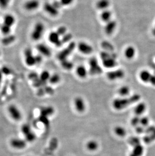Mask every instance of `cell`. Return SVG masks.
<instances>
[{"label":"cell","instance_id":"7a4b0ae2","mask_svg":"<svg viewBox=\"0 0 155 156\" xmlns=\"http://www.w3.org/2000/svg\"><path fill=\"white\" fill-rule=\"evenodd\" d=\"M100 58L102 61L103 66L105 68H113L117 65L116 61L117 55L112 52H102L100 54Z\"/></svg>","mask_w":155,"mask_h":156},{"label":"cell","instance_id":"8992f818","mask_svg":"<svg viewBox=\"0 0 155 156\" xmlns=\"http://www.w3.org/2000/svg\"><path fill=\"white\" fill-rule=\"evenodd\" d=\"M7 111L10 116L13 120L19 121L22 118L21 112L19 108L15 105L12 104L9 106L8 107Z\"/></svg>","mask_w":155,"mask_h":156},{"label":"cell","instance_id":"7dc6e473","mask_svg":"<svg viewBox=\"0 0 155 156\" xmlns=\"http://www.w3.org/2000/svg\"><path fill=\"white\" fill-rule=\"evenodd\" d=\"M29 78L32 80V81H35L36 80L38 79L39 78V76H38V74L35 72H32L30 73L29 75Z\"/></svg>","mask_w":155,"mask_h":156},{"label":"cell","instance_id":"9c48e42d","mask_svg":"<svg viewBox=\"0 0 155 156\" xmlns=\"http://www.w3.org/2000/svg\"><path fill=\"white\" fill-rule=\"evenodd\" d=\"M49 41L51 43L54 44L56 47H60L63 45L62 40L60 38V36L56 31L51 32L49 35Z\"/></svg>","mask_w":155,"mask_h":156},{"label":"cell","instance_id":"8fae6325","mask_svg":"<svg viewBox=\"0 0 155 156\" xmlns=\"http://www.w3.org/2000/svg\"><path fill=\"white\" fill-rule=\"evenodd\" d=\"M40 5L38 0H29L25 3L24 5L25 9L29 11L38 9Z\"/></svg>","mask_w":155,"mask_h":156},{"label":"cell","instance_id":"3957f363","mask_svg":"<svg viewBox=\"0 0 155 156\" xmlns=\"http://www.w3.org/2000/svg\"><path fill=\"white\" fill-rule=\"evenodd\" d=\"M89 73L92 75H99L102 73L103 70L99 62L95 57L91 58L89 61Z\"/></svg>","mask_w":155,"mask_h":156},{"label":"cell","instance_id":"d590c367","mask_svg":"<svg viewBox=\"0 0 155 156\" xmlns=\"http://www.w3.org/2000/svg\"><path fill=\"white\" fill-rule=\"evenodd\" d=\"M21 131L24 136H26L27 134L32 132L31 128L28 124H24L21 127Z\"/></svg>","mask_w":155,"mask_h":156},{"label":"cell","instance_id":"f5cc1de1","mask_svg":"<svg viewBox=\"0 0 155 156\" xmlns=\"http://www.w3.org/2000/svg\"><path fill=\"white\" fill-rule=\"evenodd\" d=\"M52 5L54 6V7L56 8V9L58 10L60 9V7L63 6L60 1H59V2H58V1H54V2H53Z\"/></svg>","mask_w":155,"mask_h":156},{"label":"cell","instance_id":"ee69618b","mask_svg":"<svg viewBox=\"0 0 155 156\" xmlns=\"http://www.w3.org/2000/svg\"><path fill=\"white\" fill-rule=\"evenodd\" d=\"M47 83H45V82H43V81L41 80L40 79L38 78V79L36 80L35 81H34V85L35 87H43L45 85V84Z\"/></svg>","mask_w":155,"mask_h":156},{"label":"cell","instance_id":"e0dca14e","mask_svg":"<svg viewBox=\"0 0 155 156\" xmlns=\"http://www.w3.org/2000/svg\"><path fill=\"white\" fill-rule=\"evenodd\" d=\"M110 4L109 0H98L96 3V7L98 9L104 11L107 10Z\"/></svg>","mask_w":155,"mask_h":156},{"label":"cell","instance_id":"484cf974","mask_svg":"<svg viewBox=\"0 0 155 156\" xmlns=\"http://www.w3.org/2000/svg\"><path fill=\"white\" fill-rule=\"evenodd\" d=\"M15 36L14 35H8L4 37L2 40V43L4 45H9L15 41Z\"/></svg>","mask_w":155,"mask_h":156},{"label":"cell","instance_id":"603a6c76","mask_svg":"<svg viewBox=\"0 0 155 156\" xmlns=\"http://www.w3.org/2000/svg\"><path fill=\"white\" fill-rule=\"evenodd\" d=\"M16 19L14 16L11 14H7L4 18V24L11 27L15 24Z\"/></svg>","mask_w":155,"mask_h":156},{"label":"cell","instance_id":"c3c4849f","mask_svg":"<svg viewBox=\"0 0 155 156\" xmlns=\"http://www.w3.org/2000/svg\"><path fill=\"white\" fill-rule=\"evenodd\" d=\"M145 128L142 125H138L136 126V132H137V134H142L145 133Z\"/></svg>","mask_w":155,"mask_h":156},{"label":"cell","instance_id":"680465c9","mask_svg":"<svg viewBox=\"0 0 155 156\" xmlns=\"http://www.w3.org/2000/svg\"><path fill=\"white\" fill-rule=\"evenodd\" d=\"M1 24H0V27H1Z\"/></svg>","mask_w":155,"mask_h":156},{"label":"cell","instance_id":"cb8c5ba5","mask_svg":"<svg viewBox=\"0 0 155 156\" xmlns=\"http://www.w3.org/2000/svg\"><path fill=\"white\" fill-rule=\"evenodd\" d=\"M54 111V109L51 106L42 108L40 111V115L49 117L52 115Z\"/></svg>","mask_w":155,"mask_h":156},{"label":"cell","instance_id":"7c38bea8","mask_svg":"<svg viewBox=\"0 0 155 156\" xmlns=\"http://www.w3.org/2000/svg\"><path fill=\"white\" fill-rule=\"evenodd\" d=\"M116 25L117 23L115 21L111 20L107 22L104 27L105 33L108 36L112 34L116 28Z\"/></svg>","mask_w":155,"mask_h":156},{"label":"cell","instance_id":"2e32d148","mask_svg":"<svg viewBox=\"0 0 155 156\" xmlns=\"http://www.w3.org/2000/svg\"><path fill=\"white\" fill-rule=\"evenodd\" d=\"M136 53V51L135 48L131 45H129L125 48L124 54L126 58L127 59H132L135 56Z\"/></svg>","mask_w":155,"mask_h":156},{"label":"cell","instance_id":"4316f807","mask_svg":"<svg viewBox=\"0 0 155 156\" xmlns=\"http://www.w3.org/2000/svg\"><path fill=\"white\" fill-rule=\"evenodd\" d=\"M86 147L88 150H90V151H95L98 149V144L97 141L92 140V141H88L86 145Z\"/></svg>","mask_w":155,"mask_h":156},{"label":"cell","instance_id":"d6986e66","mask_svg":"<svg viewBox=\"0 0 155 156\" xmlns=\"http://www.w3.org/2000/svg\"><path fill=\"white\" fill-rule=\"evenodd\" d=\"M76 72L77 76L81 78H86L88 74L87 70L83 65H79L78 66L76 70Z\"/></svg>","mask_w":155,"mask_h":156},{"label":"cell","instance_id":"83f0119b","mask_svg":"<svg viewBox=\"0 0 155 156\" xmlns=\"http://www.w3.org/2000/svg\"><path fill=\"white\" fill-rule=\"evenodd\" d=\"M114 132L117 136L120 137H123L126 135L127 131L125 128L120 126H117L114 128Z\"/></svg>","mask_w":155,"mask_h":156},{"label":"cell","instance_id":"7bdbcfd3","mask_svg":"<svg viewBox=\"0 0 155 156\" xmlns=\"http://www.w3.org/2000/svg\"><path fill=\"white\" fill-rule=\"evenodd\" d=\"M39 120L40 122H42L45 126L49 125V124L48 117L40 115V116H39Z\"/></svg>","mask_w":155,"mask_h":156},{"label":"cell","instance_id":"4dcf8cb0","mask_svg":"<svg viewBox=\"0 0 155 156\" xmlns=\"http://www.w3.org/2000/svg\"><path fill=\"white\" fill-rule=\"evenodd\" d=\"M60 62H61V65H62V67L65 69L70 70L73 68V63L71 61L68 60L67 59L62 61Z\"/></svg>","mask_w":155,"mask_h":156},{"label":"cell","instance_id":"5b68a950","mask_svg":"<svg viewBox=\"0 0 155 156\" xmlns=\"http://www.w3.org/2000/svg\"><path fill=\"white\" fill-rule=\"evenodd\" d=\"M75 48H76V43L72 41L65 49L63 50L58 53L57 56L58 59L60 61L67 59L68 57L71 54V53L74 50Z\"/></svg>","mask_w":155,"mask_h":156},{"label":"cell","instance_id":"f35d334b","mask_svg":"<svg viewBox=\"0 0 155 156\" xmlns=\"http://www.w3.org/2000/svg\"><path fill=\"white\" fill-rule=\"evenodd\" d=\"M73 38V36L70 33H67L66 34H65L64 36H62V41L63 44L65 43H68L69 41H70Z\"/></svg>","mask_w":155,"mask_h":156},{"label":"cell","instance_id":"b9f144b4","mask_svg":"<svg viewBox=\"0 0 155 156\" xmlns=\"http://www.w3.org/2000/svg\"><path fill=\"white\" fill-rule=\"evenodd\" d=\"M149 119L147 117L144 116L140 118V125H142L144 127H146L149 126Z\"/></svg>","mask_w":155,"mask_h":156},{"label":"cell","instance_id":"4fadbf2b","mask_svg":"<svg viewBox=\"0 0 155 156\" xmlns=\"http://www.w3.org/2000/svg\"><path fill=\"white\" fill-rule=\"evenodd\" d=\"M44 10L47 13L52 16H56L58 15V10L55 8L52 4L49 3H45L43 6Z\"/></svg>","mask_w":155,"mask_h":156},{"label":"cell","instance_id":"ba28073f","mask_svg":"<svg viewBox=\"0 0 155 156\" xmlns=\"http://www.w3.org/2000/svg\"><path fill=\"white\" fill-rule=\"evenodd\" d=\"M27 141L25 139L19 138H13L10 141V144L13 149L22 150L26 147Z\"/></svg>","mask_w":155,"mask_h":156},{"label":"cell","instance_id":"836d02e7","mask_svg":"<svg viewBox=\"0 0 155 156\" xmlns=\"http://www.w3.org/2000/svg\"><path fill=\"white\" fill-rule=\"evenodd\" d=\"M36 139V136L34 132H31L30 133L27 134L26 136H25V140L27 142L29 143H32L35 141Z\"/></svg>","mask_w":155,"mask_h":156},{"label":"cell","instance_id":"ab89813d","mask_svg":"<svg viewBox=\"0 0 155 156\" xmlns=\"http://www.w3.org/2000/svg\"><path fill=\"white\" fill-rule=\"evenodd\" d=\"M56 31L60 35V36H63L67 33V29L66 28V27L61 26V27H58Z\"/></svg>","mask_w":155,"mask_h":156},{"label":"cell","instance_id":"d6a6232c","mask_svg":"<svg viewBox=\"0 0 155 156\" xmlns=\"http://www.w3.org/2000/svg\"><path fill=\"white\" fill-rule=\"evenodd\" d=\"M0 30L3 34L5 36H8V35H9L11 29V27L8 26L4 23H3L1 25Z\"/></svg>","mask_w":155,"mask_h":156},{"label":"cell","instance_id":"30bf717a","mask_svg":"<svg viewBox=\"0 0 155 156\" xmlns=\"http://www.w3.org/2000/svg\"><path fill=\"white\" fill-rule=\"evenodd\" d=\"M78 48L81 53L85 55L91 54L93 51V48L91 45L84 41L79 43Z\"/></svg>","mask_w":155,"mask_h":156},{"label":"cell","instance_id":"5bb4252c","mask_svg":"<svg viewBox=\"0 0 155 156\" xmlns=\"http://www.w3.org/2000/svg\"><path fill=\"white\" fill-rule=\"evenodd\" d=\"M75 108L79 112H83L86 108L85 103L83 98L80 97H77L74 100Z\"/></svg>","mask_w":155,"mask_h":156},{"label":"cell","instance_id":"6f0895ef","mask_svg":"<svg viewBox=\"0 0 155 156\" xmlns=\"http://www.w3.org/2000/svg\"><path fill=\"white\" fill-rule=\"evenodd\" d=\"M152 33H153V34L154 36H155V25L153 29V30H152Z\"/></svg>","mask_w":155,"mask_h":156},{"label":"cell","instance_id":"44dd1931","mask_svg":"<svg viewBox=\"0 0 155 156\" xmlns=\"http://www.w3.org/2000/svg\"><path fill=\"white\" fill-rule=\"evenodd\" d=\"M144 147L142 145H138L133 147L129 156H142L144 153Z\"/></svg>","mask_w":155,"mask_h":156},{"label":"cell","instance_id":"277c9868","mask_svg":"<svg viewBox=\"0 0 155 156\" xmlns=\"http://www.w3.org/2000/svg\"><path fill=\"white\" fill-rule=\"evenodd\" d=\"M44 29V25L42 23H37L34 27L33 30L31 35L32 40L35 41L40 40L43 36Z\"/></svg>","mask_w":155,"mask_h":156},{"label":"cell","instance_id":"74e56055","mask_svg":"<svg viewBox=\"0 0 155 156\" xmlns=\"http://www.w3.org/2000/svg\"><path fill=\"white\" fill-rule=\"evenodd\" d=\"M102 46L105 49V51L112 52V50H113L112 45L109 43V42H107V41H104V42H103L102 43Z\"/></svg>","mask_w":155,"mask_h":156},{"label":"cell","instance_id":"52a82bcc","mask_svg":"<svg viewBox=\"0 0 155 156\" xmlns=\"http://www.w3.org/2000/svg\"><path fill=\"white\" fill-rule=\"evenodd\" d=\"M125 75L124 72L121 69L114 70L109 71L106 74L107 78L111 81H114L117 79H122Z\"/></svg>","mask_w":155,"mask_h":156},{"label":"cell","instance_id":"8d00e7d4","mask_svg":"<svg viewBox=\"0 0 155 156\" xmlns=\"http://www.w3.org/2000/svg\"><path fill=\"white\" fill-rule=\"evenodd\" d=\"M60 79V75L58 74H54L51 75V77L49 78V81L51 84L54 85V84H56L59 83Z\"/></svg>","mask_w":155,"mask_h":156},{"label":"cell","instance_id":"f1b7e54d","mask_svg":"<svg viewBox=\"0 0 155 156\" xmlns=\"http://www.w3.org/2000/svg\"><path fill=\"white\" fill-rule=\"evenodd\" d=\"M25 61L26 65L29 66H34L35 65L37 64L36 61L35 56H34L33 55L31 56L26 57Z\"/></svg>","mask_w":155,"mask_h":156},{"label":"cell","instance_id":"bcb514c9","mask_svg":"<svg viewBox=\"0 0 155 156\" xmlns=\"http://www.w3.org/2000/svg\"><path fill=\"white\" fill-rule=\"evenodd\" d=\"M11 0H0V7L2 8H6Z\"/></svg>","mask_w":155,"mask_h":156},{"label":"cell","instance_id":"ffe728a7","mask_svg":"<svg viewBox=\"0 0 155 156\" xmlns=\"http://www.w3.org/2000/svg\"><path fill=\"white\" fill-rule=\"evenodd\" d=\"M146 104L143 102L140 103L136 106L134 109V112L136 116H140V115L142 114L144 112L146 111Z\"/></svg>","mask_w":155,"mask_h":156},{"label":"cell","instance_id":"681fc988","mask_svg":"<svg viewBox=\"0 0 155 156\" xmlns=\"http://www.w3.org/2000/svg\"><path fill=\"white\" fill-rule=\"evenodd\" d=\"M63 6H69L74 2V0H60Z\"/></svg>","mask_w":155,"mask_h":156},{"label":"cell","instance_id":"f546056e","mask_svg":"<svg viewBox=\"0 0 155 156\" xmlns=\"http://www.w3.org/2000/svg\"><path fill=\"white\" fill-rule=\"evenodd\" d=\"M128 143L131 146L134 147L136 146H138V145H140V139L138 137L132 136V137L129 138V139H128Z\"/></svg>","mask_w":155,"mask_h":156},{"label":"cell","instance_id":"6da1fadb","mask_svg":"<svg viewBox=\"0 0 155 156\" xmlns=\"http://www.w3.org/2000/svg\"><path fill=\"white\" fill-rule=\"evenodd\" d=\"M140 99V95L138 94H133L128 98H117L113 101L112 106L117 110H121L133 104L138 102Z\"/></svg>","mask_w":155,"mask_h":156},{"label":"cell","instance_id":"e575fe53","mask_svg":"<svg viewBox=\"0 0 155 156\" xmlns=\"http://www.w3.org/2000/svg\"><path fill=\"white\" fill-rule=\"evenodd\" d=\"M155 140V130L152 134L145 136L143 138V141L146 143H149Z\"/></svg>","mask_w":155,"mask_h":156},{"label":"cell","instance_id":"7402d4cb","mask_svg":"<svg viewBox=\"0 0 155 156\" xmlns=\"http://www.w3.org/2000/svg\"><path fill=\"white\" fill-rule=\"evenodd\" d=\"M111 17H112V13L108 10H105L102 11L100 15L101 20L104 22H108L110 20H111Z\"/></svg>","mask_w":155,"mask_h":156},{"label":"cell","instance_id":"ac0fdd59","mask_svg":"<svg viewBox=\"0 0 155 156\" xmlns=\"http://www.w3.org/2000/svg\"><path fill=\"white\" fill-rule=\"evenodd\" d=\"M140 78L144 83H149L151 79L152 75L151 73L147 70H143L140 72Z\"/></svg>","mask_w":155,"mask_h":156},{"label":"cell","instance_id":"9f6ffc18","mask_svg":"<svg viewBox=\"0 0 155 156\" xmlns=\"http://www.w3.org/2000/svg\"><path fill=\"white\" fill-rule=\"evenodd\" d=\"M2 76H3V73H2L1 69H0V85H1V83L2 80Z\"/></svg>","mask_w":155,"mask_h":156},{"label":"cell","instance_id":"f907efd6","mask_svg":"<svg viewBox=\"0 0 155 156\" xmlns=\"http://www.w3.org/2000/svg\"><path fill=\"white\" fill-rule=\"evenodd\" d=\"M1 71H2V73L6 74V75H8L11 73V70L10 69V68L7 67V66L3 67L1 69Z\"/></svg>","mask_w":155,"mask_h":156},{"label":"cell","instance_id":"816d5d0a","mask_svg":"<svg viewBox=\"0 0 155 156\" xmlns=\"http://www.w3.org/2000/svg\"><path fill=\"white\" fill-rule=\"evenodd\" d=\"M24 54V56L25 57L32 55L33 54H32V50L30 49V48H27V49L25 50Z\"/></svg>","mask_w":155,"mask_h":156},{"label":"cell","instance_id":"d4e9b609","mask_svg":"<svg viewBox=\"0 0 155 156\" xmlns=\"http://www.w3.org/2000/svg\"><path fill=\"white\" fill-rule=\"evenodd\" d=\"M130 91H131V89L129 87H128L127 85H123L118 89V93L119 94L120 96L125 97V96H128L129 94Z\"/></svg>","mask_w":155,"mask_h":156},{"label":"cell","instance_id":"11a10c76","mask_svg":"<svg viewBox=\"0 0 155 156\" xmlns=\"http://www.w3.org/2000/svg\"><path fill=\"white\" fill-rule=\"evenodd\" d=\"M149 83H151L152 85H155V76L152 75L151 77V79L150 80Z\"/></svg>","mask_w":155,"mask_h":156},{"label":"cell","instance_id":"db71d44e","mask_svg":"<svg viewBox=\"0 0 155 156\" xmlns=\"http://www.w3.org/2000/svg\"><path fill=\"white\" fill-rule=\"evenodd\" d=\"M36 61L37 64H39L42 62V57L40 55H37L35 56Z\"/></svg>","mask_w":155,"mask_h":156},{"label":"cell","instance_id":"9a60e30c","mask_svg":"<svg viewBox=\"0 0 155 156\" xmlns=\"http://www.w3.org/2000/svg\"><path fill=\"white\" fill-rule=\"evenodd\" d=\"M36 48L38 49V51H39V53L43 56L46 57H49L51 56V50L45 45L42 43H40L37 45Z\"/></svg>","mask_w":155,"mask_h":156},{"label":"cell","instance_id":"1f68e13d","mask_svg":"<svg viewBox=\"0 0 155 156\" xmlns=\"http://www.w3.org/2000/svg\"><path fill=\"white\" fill-rule=\"evenodd\" d=\"M50 77L51 74L49 73V72L47 71V70H44L39 75V79L43 82L47 83V81H49Z\"/></svg>","mask_w":155,"mask_h":156},{"label":"cell","instance_id":"60d3db41","mask_svg":"<svg viewBox=\"0 0 155 156\" xmlns=\"http://www.w3.org/2000/svg\"><path fill=\"white\" fill-rule=\"evenodd\" d=\"M140 118L138 116L136 115L134 117H133L131 120V124L133 126H138V124H140Z\"/></svg>","mask_w":155,"mask_h":156},{"label":"cell","instance_id":"f6af8a7d","mask_svg":"<svg viewBox=\"0 0 155 156\" xmlns=\"http://www.w3.org/2000/svg\"><path fill=\"white\" fill-rule=\"evenodd\" d=\"M155 130V126H153V125H151V126H148L146 127L145 128V133L149 134H152V132H153Z\"/></svg>","mask_w":155,"mask_h":156}]
</instances>
